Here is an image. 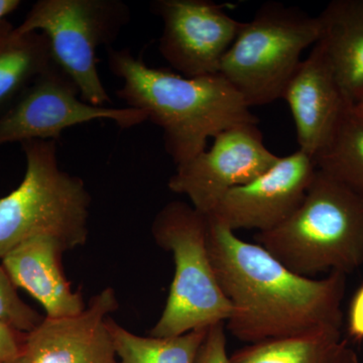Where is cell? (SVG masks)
<instances>
[{"label": "cell", "mask_w": 363, "mask_h": 363, "mask_svg": "<svg viewBox=\"0 0 363 363\" xmlns=\"http://www.w3.org/2000/svg\"><path fill=\"white\" fill-rule=\"evenodd\" d=\"M255 238L301 276H347L363 264V198L318 169L298 209L281 225Z\"/></svg>", "instance_id": "3"}, {"label": "cell", "mask_w": 363, "mask_h": 363, "mask_svg": "<svg viewBox=\"0 0 363 363\" xmlns=\"http://www.w3.org/2000/svg\"><path fill=\"white\" fill-rule=\"evenodd\" d=\"M195 363H230L227 353L225 323L221 322L208 328Z\"/></svg>", "instance_id": "21"}, {"label": "cell", "mask_w": 363, "mask_h": 363, "mask_svg": "<svg viewBox=\"0 0 363 363\" xmlns=\"http://www.w3.org/2000/svg\"><path fill=\"white\" fill-rule=\"evenodd\" d=\"M118 309L113 289H104L76 316L45 317L26 334L28 363H118L108 320Z\"/></svg>", "instance_id": "12"}, {"label": "cell", "mask_w": 363, "mask_h": 363, "mask_svg": "<svg viewBox=\"0 0 363 363\" xmlns=\"http://www.w3.org/2000/svg\"><path fill=\"white\" fill-rule=\"evenodd\" d=\"M317 169L315 160L302 150L281 157L262 176L229 191L206 216L234 233L238 229L267 233L298 209Z\"/></svg>", "instance_id": "11"}, {"label": "cell", "mask_w": 363, "mask_h": 363, "mask_svg": "<svg viewBox=\"0 0 363 363\" xmlns=\"http://www.w3.org/2000/svg\"><path fill=\"white\" fill-rule=\"evenodd\" d=\"M118 363H195L208 328L172 337L136 335L112 318L108 320Z\"/></svg>", "instance_id": "18"}, {"label": "cell", "mask_w": 363, "mask_h": 363, "mask_svg": "<svg viewBox=\"0 0 363 363\" xmlns=\"http://www.w3.org/2000/svg\"><path fill=\"white\" fill-rule=\"evenodd\" d=\"M98 119L130 128L147 121L138 109L86 104L74 81L56 64L39 76L0 112V147L33 140L58 142L67 128Z\"/></svg>", "instance_id": "8"}, {"label": "cell", "mask_w": 363, "mask_h": 363, "mask_svg": "<svg viewBox=\"0 0 363 363\" xmlns=\"http://www.w3.org/2000/svg\"><path fill=\"white\" fill-rule=\"evenodd\" d=\"M64 252L54 238L38 236L0 259L14 286L37 300L50 319L76 316L86 308L82 294L73 291L62 269Z\"/></svg>", "instance_id": "14"}, {"label": "cell", "mask_w": 363, "mask_h": 363, "mask_svg": "<svg viewBox=\"0 0 363 363\" xmlns=\"http://www.w3.org/2000/svg\"><path fill=\"white\" fill-rule=\"evenodd\" d=\"M26 334L0 321V363H11L23 354Z\"/></svg>", "instance_id": "22"}, {"label": "cell", "mask_w": 363, "mask_h": 363, "mask_svg": "<svg viewBox=\"0 0 363 363\" xmlns=\"http://www.w3.org/2000/svg\"><path fill=\"white\" fill-rule=\"evenodd\" d=\"M152 11L162 21V58L188 78L218 74L245 23L209 0H157Z\"/></svg>", "instance_id": "10"}, {"label": "cell", "mask_w": 363, "mask_h": 363, "mask_svg": "<svg viewBox=\"0 0 363 363\" xmlns=\"http://www.w3.org/2000/svg\"><path fill=\"white\" fill-rule=\"evenodd\" d=\"M130 21V7L121 0H39L18 30L44 33L81 99L105 107L111 99L98 72V49L111 47Z\"/></svg>", "instance_id": "7"}, {"label": "cell", "mask_w": 363, "mask_h": 363, "mask_svg": "<svg viewBox=\"0 0 363 363\" xmlns=\"http://www.w3.org/2000/svg\"><path fill=\"white\" fill-rule=\"evenodd\" d=\"M16 289L0 262V321L28 334L37 328L45 317L26 304Z\"/></svg>", "instance_id": "20"}, {"label": "cell", "mask_w": 363, "mask_h": 363, "mask_svg": "<svg viewBox=\"0 0 363 363\" xmlns=\"http://www.w3.org/2000/svg\"><path fill=\"white\" fill-rule=\"evenodd\" d=\"M347 331L354 340H363V285L351 298L348 309Z\"/></svg>", "instance_id": "23"}, {"label": "cell", "mask_w": 363, "mask_h": 363, "mask_svg": "<svg viewBox=\"0 0 363 363\" xmlns=\"http://www.w3.org/2000/svg\"><path fill=\"white\" fill-rule=\"evenodd\" d=\"M157 245L173 255L175 272L161 317L150 336L172 337L225 323L233 313L208 250L206 215L187 203L169 202L152 221Z\"/></svg>", "instance_id": "5"}, {"label": "cell", "mask_w": 363, "mask_h": 363, "mask_svg": "<svg viewBox=\"0 0 363 363\" xmlns=\"http://www.w3.org/2000/svg\"><path fill=\"white\" fill-rule=\"evenodd\" d=\"M318 16L281 2L262 4L221 62L219 73L252 108L281 99L303 52L320 39Z\"/></svg>", "instance_id": "6"}, {"label": "cell", "mask_w": 363, "mask_h": 363, "mask_svg": "<svg viewBox=\"0 0 363 363\" xmlns=\"http://www.w3.org/2000/svg\"><path fill=\"white\" fill-rule=\"evenodd\" d=\"M21 4L20 0H0V23L6 20V16L16 11Z\"/></svg>", "instance_id": "24"}, {"label": "cell", "mask_w": 363, "mask_h": 363, "mask_svg": "<svg viewBox=\"0 0 363 363\" xmlns=\"http://www.w3.org/2000/svg\"><path fill=\"white\" fill-rule=\"evenodd\" d=\"M281 99L289 105L295 121L298 150L314 160L331 140L343 114L352 107L318 42L308 58L301 62Z\"/></svg>", "instance_id": "13"}, {"label": "cell", "mask_w": 363, "mask_h": 363, "mask_svg": "<svg viewBox=\"0 0 363 363\" xmlns=\"http://www.w3.org/2000/svg\"><path fill=\"white\" fill-rule=\"evenodd\" d=\"M213 140L210 150L176 167L168 182L172 192L187 196L204 215L229 191L262 176L281 159L267 149L257 124L234 126Z\"/></svg>", "instance_id": "9"}, {"label": "cell", "mask_w": 363, "mask_h": 363, "mask_svg": "<svg viewBox=\"0 0 363 363\" xmlns=\"http://www.w3.org/2000/svg\"><path fill=\"white\" fill-rule=\"evenodd\" d=\"M208 219V250L222 291L233 307L226 330L247 344L341 331L346 274H296L257 243Z\"/></svg>", "instance_id": "1"}, {"label": "cell", "mask_w": 363, "mask_h": 363, "mask_svg": "<svg viewBox=\"0 0 363 363\" xmlns=\"http://www.w3.org/2000/svg\"><path fill=\"white\" fill-rule=\"evenodd\" d=\"M57 62L44 33L0 23V112Z\"/></svg>", "instance_id": "16"}, {"label": "cell", "mask_w": 363, "mask_h": 363, "mask_svg": "<svg viewBox=\"0 0 363 363\" xmlns=\"http://www.w3.org/2000/svg\"><path fill=\"white\" fill-rule=\"evenodd\" d=\"M230 363H359L357 351L341 337V331L326 330L247 344L229 355Z\"/></svg>", "instance_id": "17"}, {"label": "cell", "mask_w": 363, "mask_h": 363, "mask_svg": "<svg viewBox=\"0 0 363 363\" xmlns=\"http://www.w3.org/2000/svg\"><path fill=\"white\" fill-rule=\"evenodd\" d=\"M315 162L317 168L363 198V116L350 107Z\"/></svg>", "instance_id": "19"}, {"label": "cell", "mask_w": 363, "mask_h": 363, "mask_svg": "<svg viewBox=\"0 0 363 363\" xmlns=\"http://www.w3.org/2000/svg\"><path fill=\"white\" fill-rule=\"evenodd\" d=\"M109 70L121 79L119 99L145 111L164 133V149L176 167L206 150L209 138L242 124H259L230 83L220 73L188 78L147 66L130 49L108 47Z\"/></svg>", "instance_id": "2"}, {"label": "cell", "mask_w": 363, "mask_h": 363, "mask_svg": "<svg viewBox=\"0 0 363 363\" xmlns=\"http://www.w3.org/2000/svg\"><path fill=\"white\" fill-rule=\"evenodd\" d=\"M11 363H28V362H26V357H23V354L21 357H18V359L14 360V362Z\"/></svg>", "instance_id": "26"}, {"label": "cell", "mask_w": 363, "mask_h": 363, "mask_svg": "<svg viewBox=\"0 0 363 363\" xmlns=\"http://www.w3.org/2000/svg\"><path fill=\"white\" fill-rule=\"evenodd\" d=\"M353 108H354V111H357L358 113L362 114L363 116V97L358 101L357 105L353 106Z\"/></svg>", "instance_id": "25"}, {"label": "cell", "mask_w": 363, "mask_h": 363, "mask_svg": "<svg viewBox=\"0 0 363 363\" xmlns=\"http://www.w3.org/2000/svg\"><path fill=\"white\" fill-rule=\"evenodd\" d=\"M318 40L346 101L363 97V0H333L318 16Z\"/></svg>", "instance_id": "15"}, {"label": "cell", "mask_w": 363, "mask_h": 363, "mask_svg": "<svg viewBox=\"0 0 363 363\" xmlns=\"http://www.w3.org/2000/svg\"><path fill=\"white\" fill-rule=\"evenodd\" d=\"M26 173L18 188L0 198V259L21 243L47 236L65 252L86 245L91 196L84 181L60 168L57 142L21 143Z\"/></svg>", "instance_id": "4"}]
</instances>
